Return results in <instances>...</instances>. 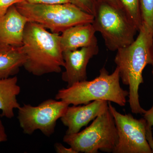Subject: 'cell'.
Listing matches in <instances>:
<instances>
[{
	"label": "cell",
	"instance_id": "1",
	"mask_svg": "<svg viewBox=\"0 0 153 153\" xmlns=\"http://www.w3.org/2000/svg\"><path fill=\"white\" fill-rule=\"evenodd\" d=\"M139 33L131 44L118 49L114 62L122 82L128 86V102L131 112L143 114L146 110L140 104L139 89L144 82L143 71L152 61L153 33L144 24Z\"/></svg>",
	"mask_w": 153,
	"mask_h": 153
},
{
	"label": "cell",
	"instance_id": "2",
	"mask_svg": "<svg viewBox=\"0 0 153 153\" xmlns=\"http://www.w3.org/2000/svg\"><path fill=\"white\" fill-rule=\"evenodd\" d=\"M22 46L26 57L23 66L33 75L59 73L64 67L59 34L50 33L41 25L28 22Z\"/></svg>",
	"mask_w": 153,
	"mask_h": 153
},
{
	"label": "cell",
	"instance_id": "3",
	"mask_svg": "<svg viewBox=\"0 0 153 153\" xmlns=\"http://www.w3.org/2000/svg\"><path fill=\"white\" fill-rule=\"evenodd\" d=\"M120 79L117 68L110 74L103 67L94 79L77 82L58 91L55 99L69 105L86 104L94 100H101L125 106L129 93L121 86Z\"/></svg>",
	"mask_w": 153,
	"mask_h": 153
},
{
	"label": "cell",
	"instance_id": "4",
	"mask_svg": "<svg viewBox=\"0 0 153 153\" xmlns=\"http://www.w3.org/2000/svg\"><path fill=\"white\" fill-rule=\"evenodd\" d=\"M15 6L28 22L36 23L57 34L73 26L92 23L94 19L93 15L72 3L42 4L25 1Z\"/></svg>",
	"mask_w": 153,
	"mask_h": 153
},
{
	"label": "cell",
	"instance_id": "5",
	"mask_svg": "<svg viewBox=\"0 0 153 153\" xmlns=\"http://www.w3.org/2000/svg\"><path fill=\"white\" fill-rule=\"evenodd\" d=\"M92 23L99 32L108 50L117 51L135 40L137 29L123 10L101 1H96Z\"/></svg>",
	"mask_w": 153,
	"mask_h": 153
},
{
	"label": "cell",
	"instance_id": "6",
	"mask_svg": "<svg viewBox=\"0 0 153 153\" xmlns=\"http://www.w3.org/2000/svg\"><path fill=\"white\" fill-rule=\"evenodd\" d=\"M63 141L77 153L113 152L118 141L114 119L108 108L82 131L66 134Z\"/></svg>",
	"mask_w": 153,
	"mask_h": 153
},
{
	"label": "cell",
	"instance_id": "7",
	"mask_svg": "<svg viewBox=\"0 0 153 153\" xmlns=\"http://www.w3.org/2000/svg\"><path fill=\"white\" fill-rule=\"evenodd\" d=\"M69 105L61 100L49 99L37 106L24 104L18 110V119L24 133L32 135L39 130L44 135L54 134L57 120L64 115Z\"/></svg>",
	"mask_w": 153,
	"mask_h": 153
},
{
	"label": "cell",
	"instance_id": "8",
	"mask_svg": "<svg viewBox=\"0 0 153 153\" xmlns=\"http://www.w3.org/2000/svg\"><path fill=\"white\" fill-rule=\"evenodd\" d=\"M114 119L118 141L114 153H152L147 139V124L144 118L137 120L131 114H122L108 102Z\"/></svg>",
	"mask_w": 153,
	"mask_h": 153
},
{
	"label": "cell",
	"instance_id": "9",
	"mask_svg": "<svg viewBox=\"0 0 153 153\" xmlns=\"http://www.w3.org/2000/svg\"><path fill=\"white\" fill-rule=\"evenodd\" d=\"M97 44L80 49L63 52L65 71L62 79L67 83V87L74 83L87 80L86 68L91 58L99 52Z\"/></svg>",
	"mask_w": 153,
	"mask_h": 153
},
{
	"label": "cell",
	"instance_id": "10",
	"mask_svg": "<svg viewBox=\"0 0 153 153\" xmlns=\"http://www.w3.org/2000/svg\"><path fill=\"white\" fill-rule=\"evenodd\" d=\"M108 108V102L94 100L83 105L68 106L60 118L63 125L67 127L66 134L76 133L83 127L95 119Z\"/></svg>",
	"mask_w": 153,
	"mask_h": 153
},
{
	"label": "cell",
	"instance_id": "11",
	"mask_svg": "<svg viewBox=\"0 0 153 153\" xmlns=\"http://www.w3.org/2000/svg\"><path fill=\"white\" fill-rule=\"evenodd\" d=\"M28 22L15 5L10 7L5 13L0 16V44L22 46Z\"/></svg>",
	"mask_w": 153,
	"mask_h": 153
},
{
	"label": "cell",
	"instance_id": "12",
	"mask_svg": "<svg viewBox=\"0 0 153 153\" xmlns=\"http://www.w3.org/2000/svg\"><path fill=\"white\" fill-rule=\"evenodd\" d=\"M96 33L92 23L76 25L66 29L60 36L63 52L97 44Z\"/></svg>",
	"mask_w": 153,
	"mask_h": 153
},
{
	"label": "cell",
	"instance_id": "13",
	"mask_svg": "<svg viewBox=\"0 0 153 153\" xmlns=\"http://www.w3.org/2000/svg\"><path fill=\"white\" fill-rule=\"evenodd\" d=\"M25 61L22 46L0 44V79L8 78L18 74Z\"/></svg>",
	"mask_w": 153,
	"mask_h": 153
},
{
	"label": "cell",
	"instance_id": "14",
	"mask_svg": "<svg viewBox=\"0 0 153 153\" xmlns=\"http://www.w3.org/2000/svg\"><path fill=\"white\" fill-rule=\"evenodd\" d=\"M16 76L0 79V110L2 117L11 119L14 117V109L21 106L17 96L21 92Z\"/></svg>",
	"mask_w": 153,
	"mask_h": 153
},
{
	"label": "cell",
	"instance_id": "15",
	"mask_svg": "<svg viewBox=\"0 0 153 153\" xmlns=\"http://www.w3.org/2000/svg\"><path fill=\"white\" fill-rule=\"evenodd\" d=\"M123 10L136 27L138 31L143 26L140 0H119Z\"/></svg>",
	"mask_w": 153,
	"mask_h": 153
},
{
	"label": "cell",
	"instance_id": "16",
	"mask_svg": "<svg viewBox=\"0 0 153 153\" xmlns=\"http://www.w3.org/2000/svg\"><path fill=\"white\" fill-rule=\"evenodd\" d=\"M143 24L153 33V0H140Z\"/></svg>",
	"mask_w": 153,
	"mask_h": 153
},
{
	"label": "cell",
	"instance_id": "17",
	"mask_svg": "<svg viewBox=\"0 0 153 153\" xmlns=\"http://www.w3.org/2000/svg\"><path fill=\"white\" fill-rule=\"evenodd\" d=\"M75 5L83 10L94 15L96 1L95 0H73Z\"/></svg>",
	"mask_w": 153,
	"mask_h": 153
},
{
	"label": "cell",
	"instance_id": "18",
	"mask_svg": "<svg viewBox=\"0 0 153 153\" xmlns=\"http://www.w3.org/2000/svg\"><path fill=\"white\" fill-rule=\"evenodd\" d=\"M25 1L27 2L33 4H56L72 3L75 4L73 0H25Z\"/></svg>",
	"mask_w": 153,
	"mask_h": 153
},
{
	"label": "cell",
	"instance_id": "19",
	"mask_svg": "<svg viewBox=\"0 0 153 153\" xmlns=\"http://www.w3.org/2000/svg\"><path fill=\"white\" fill-rule=\"evenodd\" d=\"M25 0H0V16H2L11 6Z\"/></svg>",
	"mask_w": 153,
	"mask_h": 153
},
{
	"label": "cell",
	"instance_id": "20",
	"mask_svg": "<svg viewBox=\"0 0 153 153\" xmlns=\"http://www.w3.org/2000/svg\"><path fill=\"white\" fill-rule=\"evenodd\" d=\"M143 115L148 126L152 128V126H153V102L152 106L150 109L146 110Z\"/></svg>",
	"mask_w": 153,
	"mask_h": 153
},
{
	"label": "cell",
	"instance_id": "21",
	"mask_svg": "<svg viewBox=\"0 0 153 153\" xmlns=\"http://www.w3.org/2000/svg\"><path fill=\"white\" fill-rule=\"evenodd\" d=\"M55 151L57 153H77L72 148L65 147L62 144L56 143L55 145Z\"/></svg>",
	"mask_w": 153,
	"mask_h": 153
},
{
	"label": "cell",
	"instance_id": "22",
	"mask_svg": "<svg viewBox=\"0 0 153 153\" xmlns=\"http://www.w3.org/2000/svg\"><path fill=\"white\" fill-rule=\"evenodd\" d=\"M7 140V135L6 134L4 126L0 120V143Z\"/></svg>",
	"mask_w": 153,
	"mask_h": 153
},
{
	"label": "cell",
	"instance_id": "23",
	"mask_svg": "<svg viewBox=\"0 0 153 153\" xmlns=\"http://www.w3.org/2000/svg\"><path fill=\"white\" fill-rule=\"evenodd\" d=\"M99 1L106 3L107 4H109L117 8L123 10L122 7L119 0H99Z\"/></svg>",
	"mask_w": 153,
	"mask_h": 153
},
{
	"label": "cell",
	"instance_id": "24",
	"mask_svg": "<svg viewBox=\"0 0 153 153\" xmlns=\"http://www.w3.org/2000/svg\"><path fill=\"white\" fill-rule=\"evenodd\" d=\"M151 65H152V75L153 76V56L152 58V63H151Z\"/></svg>",
	"mask_w": 153,
	"mask_h": 153
}]
</instances>
